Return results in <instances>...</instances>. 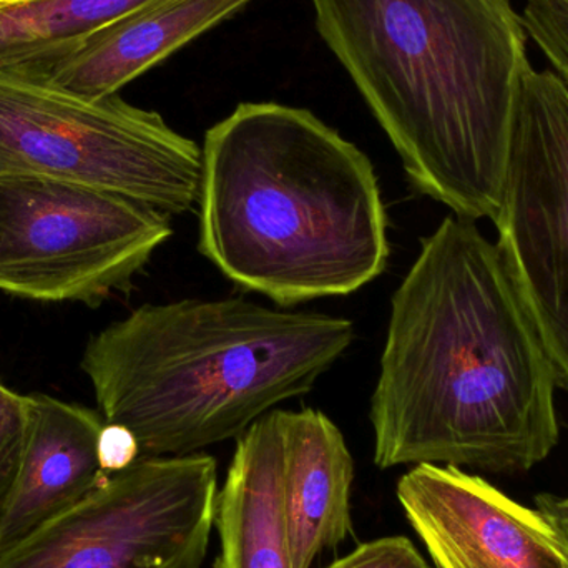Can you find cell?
<instances>
[{
  "mask_svg": "<svg viewBox=\"0 0 568 568\" xmlns=\"http://www.w3.org/2000/svg\"><path fill=\"white\" fill-rule=\"evenodd\" d=\"M353 457L336 424L316 409L283 413V509L293 568L353 532Z\"/></svg>",
  "mask_w": 568,
  "mask_h": 568,
  "instance_id": "obj_12",
  "label": "cell"
},
{
  "mask_svg": "<svg viewBox=\"0 0 568 568\" xmlns=\"http://www.w3.org/2000/svg\"><path fill=\"white\" fill-rule=\"evenodd\" d=\"M126 196L165 215L199 205L202 149L119 93L89 99L0 69V176Z\"/></svg>",
  "mask_w": 568,
  "mask_h": 568,
  "instance_id": "obj_5",
  "label": "cell"
},
{
  "mask_svg": "<svg viewBox=\"0 0 568 568\" xmlns=\"http://www.w3.org/2000/svg\"><path fill=\"white\" fill-rule=\"evenodd\" d=\"M199 250L282 307L347 296L389 258L366 153L300 106L240 103L206 132Z\"/></svg>",
  "mask_w": 568,
  "mask_h": 568,
  "instance_id": "obj_3",
  "label": "cell"
},
{
  "mask_svg": "<svg viewBox=\"0 0 568 568\" xmlns=\"http://www.w3.org/2000/svg\"><path fill=\"white\" fill-rule=\"evenodd\" d=\"M29 430L0 550L82 503L109 474L100 463L102 414L45 394L27 396Z\"/></svg>",
  "mask_w": 568,
  "mask_h": 568,
  "instance_id": "obj_11",
  "label": "cell"
},
{
  "mask_svg": "<svg viewBox=\"0 0 568 568\" xmlns=\"http://www.w3.org/2000/svg\"><path fill=\"white\" fill-rule=\"evenodd\" d=\"M397 499L436 568H568L542 513L459 467L417 464Z\"/></svg>",
  "mask_w": 568,
  "mask_h": 568,
  "instance_id": "obj_9",
  "label": "cell"
},
{
  "mask_svg": "<svg viewBox=\"0 0 568 568\" xmlns=\"http://www.w3.org/2000/svg\"><path fill=\"white\" fill-rule=\"evenodd\" d=\"M29 430L27 396L0 383V529L19 483Z\"/></svg>",
  "mask_w": 568,
  "mask_h": 568,
  "instance_id": "obj_15",
  "label": "cell"
},
{
  "mask_svg": "<svg viewBox=\"0 0 568 568\" xmlns=\"http://www.w3.org/2000/svg\"><path fill=\"white\" fill-rule=\"evenodd\" d=\"M255 0H152L82 37L3 63L0 69L89 99L123 87Z\"/></svg>",
  "mask_w": 568,
  "mask_h": 568,
  "instance_id": "obj_10",
  "label": "cell"
},
{
  "mask_svg": "<svg viewBox=\"0 0 568 568\" xmlns=\"http://www.w3.org/2000/svg\"><path fill=\"white\" fill-rule=\"evenodd\" d=\"M497 248L568 390V87L532 65L520 80L494 220Z\"/></svg>",
  "mask_w": 568,
  "mask_h": 568,
  "instance_id": "obj_8",
  "label": "cell"
},
{
  "mask_svg": "<svg viewBox=\"0 0 568 568\" xmlns=\"http://www.w3.org/2000/svg\"><path fill=\"white\" fill-rule=\"evenodd\" d=\"M219 494L212 456L140 457L0 550V568H200Z\"/></svg>",
  "mask_w": 568,
  "mask_h": 568,
  "instance_id": "obj_7",
  "label": "cell"
},
{
  "mask_svg": "<svg viewBox=\"0 0 568 568\" xmlns=\"http://www.w3.org/2000/svg\"><path fill=\"white\" fill-rule=\"evenodd\" d=\"M523 19L529 39L568 87V0H527Z\"/></svg>",
  "mask_w": 568,
  "mask_h": 568,
  "instance_id": "obj_16",
  "label": "cell"
},
{
  "mask_svg": "<svg viewBox=\"0 0 568 568\" xmlns=\"http://www.w3.org/2000/svg\"><path fill=\"white\" fill-rule=\"evenodd\" d=\"M173 235L170 216L47 176H0V291L99 306L129 290Z\"/></svg>",
  "mask_w": 568,
  "mask_h": 568,
  "instance_id": "obj_6",
  "label": "cell"
},
{
  "mask_svg": "<svg viewBox=\"0 0 568 568\" xmlns=\"http://www.w3.org/2000/svg\"><path fill=\"white\" fill-rule=\"evenodd\" d=\"M321 39L393 143L410 185L496 220L520 80L532 63L510 0H311Z\"/></svg>",
  "mask_w": 568,
  "mask_h": 568,
  "instance_id": "obj_2",
  "label": "cell"
},
{
  "mask_svg": "<svg viewBox=\"0 0 568 568\" xmlns=\"http://www.w3.org/2000/svg\"><path fill=\"white\" fill-rule=\"evenodd\" d=\"M283 409L239 437L219 494L215 568H293L283 509Z\"/></svg>",
  "mask_w": 568,
  "mask_h": 568,
  "instance_id": "obj_13",
  "label": "cell"
},
{
  "mask_svg": "<svg viewBox=\"0 0 568 568\" xmlns=\"http://www.w3.org/2000/svg\"><path fill=\"white\" fill-rule=\"evenodd\" d=\"M354 337L346 317L243 297L182 300L110 324L80 367L103 419L135 436L140 457L189 456L310 393Z\"/></svg>",
  "mask_w": 568,
  "mask_h": 568,
  "instance_id": "obj_4",
  "label": "cell"
},
{
  "mask_svg": "<svg viewBox=\"0 0 568 568\" xmlns=\"http://www.w3.org/2000/svg\"><path fill=\"white\" fill-rule=\"evenodd\" d=\"M566 506H567V510H568V499H566Z\"/></svg>",
  "mask_w": 568,
  "mask_h": 568,
  "instance_id": "obj_21",
  "label": "cell"
},
{
  "mask_svg": "<svg viewBox=\"0 0 568 568\" xmlns=\"http://www.w3.org/2000/svg\"><path fill=\"white\" fill-rule=\"evenodd\" d=\"M537 506H539L537 510L544 514V517L549 520L550 526L556 530L568 564V510L566 499L554 496H539L537 497Z\"/></svg>",
  "mask_w": 568,
  "mask_h": 568,
  "instance_id": "obj_19",
  "label": "cell"
},
{
  "mask_svg": "<svg viewBox=\"0 0 568 568\" xmlns=\"http://www.w3.org/2000/svg\"><path fill=\"white\" fill-rule=\"evenodd\" d=\"M326 568H430L406 537H384L363 544Z\"/></svg>",
  "mask_w": 568,
  "mask_h": 568,
  "instance_id": "obj_17",
  "label": "cell"
},
{
  "mask_svg": "<svg viewBox=\"0 0 568 568\" xmlns=\"http://www.w3.org/2000/svg\"><path fill=\"white\" fill-rule=\"evenodd\" d=\"M23 2V0H0V6H10V3Z\"/></svg>",
  "mask_w": 568,
  "mask_h": 568,
  "instance_id": "obj_20",
  "label": "cell"
},
{
  "mask_svg": "<svg viewBox=\"0 0 568 568\" xmlns=\"http://www.w3.org/2000/svg\"><path fill=\"white\" fill-rule=\"evenodd\" d=\"M100 463L106 474L119 473L140 459L135 436L120 424L105 423L99 439Z\"/></svg>",
  "mask_w": 568,
  "mask_h": 568,
  "instance_id": "obj_18",
  "label": "cell"
},
{
  "mask_svg": "<svg viewBox=\"0 0 568 568\" xmlns=\"http://www.w3.org/2000/svg\"><path fill=\"white\" fill-rule=\"evenodd\" d=\"M557 386L499 248L473 220L447 216L390 300L374 464L532 469L559 443Z\"/></svg>",
  "mask_w": 568,
  "mask_h": 568,
  "instance_id": "obj_1",
  "label": "cell"
},
{
  "mask_svg": "<svg viewBox=\"0 0 568 568\" xmlns=\"http://www.w3.org/2000/svg\"><path fill=\"white\" fill-rule=\"evenodd\" d=\"M152 0H26L0 6V65L82 39Z\"/></svg>",
  "mask_w": 568,
  "mask_h": 568,
  "instance_id": "obj_14",
  "label": "cell"
}]
</instances>
